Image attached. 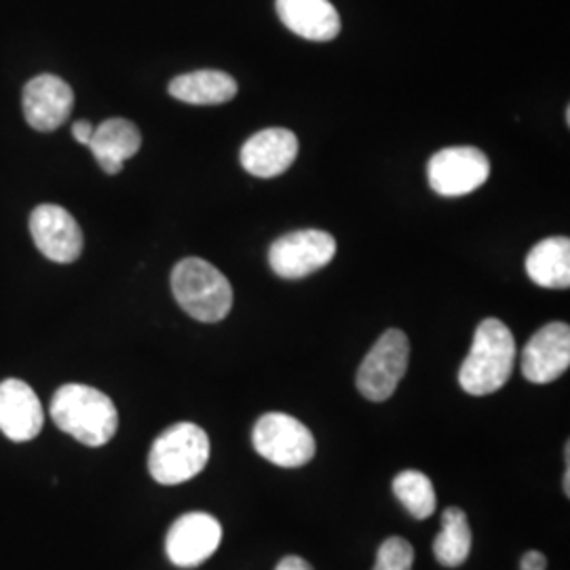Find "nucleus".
Listing matches in <instances>:
<instances>
[{"label":"nucleus","instance_id":"9b49d317","mask_svg":"<svg viewBox=\"0 0 570 570\" xmlns=\"http://www.w3.org/2000/svg\"><path fill=\"white\" fill-rule=\"evenodd\" d=\"M570 366V327L548 324L530 338L522 351V374L534 385L558 381Z\"/></svg>","mask_w":570,"mask_h":570},{"label":"nucleus","instance_id":"f257e3e1","mask_svg":"<svg viewBox=\"0 0 570 570\" xmlns=\"http://www.w3.org/2000/svg\"><path fill=\"white\" fill-rule=\"evenodd\" d=\"M51 419L58 428L89 449L108 444L119 429V412L100 389L70 383L56 391Z\"/></svg>","mask_w":570,"mask_h":570},{"label":"nucleus","instance_id":"4be33fe9","mask_svg":"<svg viewBox=\"0 0 570 570\" xmlns=\"http://www.w3.org/2000/svg\"><path fill=\"white\" fill-rule=\"evenodd\" d=\"M94 131H96V127L89 121H77L72 125V138H75L77 142L82 144V146H87V144L91 142Z\"/></svg>","mask_w":570,"mask_h":570},{"label":"nucleus","instance_id":"39448f33","mask_svg":"<svg viewBox=\"0 0 570 570\" xmlns=\"http://www.w3.org/2000/svg\"><path fill=\"white\" fill-rule=\"evenodd\" d=\"M252 442L268 463L284 469H298L315 456V438L298 419L284 412H268L254 425Z\"/></svg>","mask_w":570,"mask_h":570},{"label":"nucleus","instance_id":"a211bd4d","mask_svg":"<svg viewBox=\"0 0 570 570\" xmlns=\"http://www.w3.org/2000/svg\"><path fill=\"white\" fill-rule=\"evenodd\" d=\"M527 273L541 287L567 289L570 285L569 237H550L534 245L527 256Z\"/></svg>","mask_w":570,"mask_h":570},{"label":"nucleus","instance_id":"aec40b11","mask_svg":"<svg viewBox=\"0 0 570 570\" xmlns=\"http://www.w3.org/2000/svg\"><path fill=\"white\" fill-rule=\"evenodd\" d=\"M393 492L416 520H428L438 505L431 480L416 469H404L402 473H397L393 480Z\"/></svg>","mask_w":570,"mask_h":570},{"label":"nucleus","instance_id":"1a4fd4ad","mask_svg":"<svg viewBox=\"0 0 570 570\" xmlns=\"http://www.w3.org/2000/svg\"><path fill=\"white\" fill-rule=\"evenodd\" d=\"M220 522L204 511H190L171 524L165 539V550L171 564L180 569H193L209 560L220 548Z\"/></svg>","mask_w":570,"mask_h":570},{"label":"nucleus","instance_id":"423d86ee","mask_svg":"<svg viewBox=\"0 0 570 570\" xmlns=\"http://www.w3.org/2000/svg\"><path fill=\"white\" fill-rule=\"evenodd\" d=\"M410 341L397 327L387 330L357 370V389L370 402H387L406 374Z\"/></svg>","mask_w":570,"mask_h":570},{"label":"nucleus","instance_id":"7ed1b4c3","mask_svg":"<svg viewBox=\"0 0 570 570\" xmlns=\"http://www.w3.org/2000/svg\"><path fill=\"white\" fill-rule=\"evenodd\" d=\"M171 292L184 311L204 324L223 322L233 308V287L207 261L184 258L171 271Z\"/></svg>","mask_w":570,"mask_h":570},{"label":"nucleus","instance_id":"dca6fc26","mask_svg":"<svg viewBox=\"0 0 570 570\" xmlns=\"http://www.w3.org/2000/svg\"><path fill=\"white\" fill-rule=\"evenodd\" d=\"M142 146L140 129L127 119H108L96 127L87 148L108 176H117L127 159H131Z\"/></svg>","mask_w":570,"mask_h":570},{"label":"nucleus","instance_id":"5701e85b","mask_svg":"<svg viewBox=\"0 0 570 570\" xmlns=\"http://www.w3.org/2000/svg\"><path fill=\"white\" fill-rule=\"evenodd\" d=\"M275 570H313V567L301 556H285Z\"/></svg>","mask_w":570,"mask_h":570},{"label":"nucleus","instance_id":"412c9836","mask_svg":"<svg viewBox=\"0 0 570 570\" xmlns=\"http://www.w3.org/2000/svg\"><path fill=\"white\" fill-rule=\"evenodd\" d=\"M414 548L402 537H389L379 548L374 570H412Z\"/></svg>","mask_w":570,"mask_h":570},{"label":"nucleus","instance_id":"ddd939ff","mask_svg":"<svg viewBox=\"0 0 570 570\" xmlns=\"http://www.w3.org/2000/svg\"><path fill=\"white\" fill-rule=\"evenodd\" d=\"M298 138L285 127H268L254 134L242 148V165L256 178H277L296 161Z\"/></svg>","mask_w":570,"mask_h":570},{"label":"nucleus","instance_id":"f8f14e48","mask_svg":"<svg viewBox=\"0 0 570 570\" xmlns=\"http://www.w3.org/2000/svg\"><path fill=\"white\" fill-rule=\"evenodd\" d=\"M23 115L37 131H56L68 121L75 104L72 87L56 75H41L23 87Z\"/></svg>","mask_w":570,"mask_h":570},{"label":"nucleus","instance_id":"2eb2a0df","mask_svg":"<svg viewBox=\"0 0 570 570\" xmlns=\"http://www.w3.org/2000/svg\"><path fill=\"white\" fill-rule=\"evenodd\" d=\"M277 16L306 41H332L341 32V18L330 0H277Z\"/></svg>","mask_w":570,"mask_h":570},{"label":"nucleus","instance_id":"f03ea898","mask_svg":"<svg viewBox=\"0 0 570 570\" xmlns=\"http://www.w3.org/2000/svg\"><path fill=\"white\" fill-rule=\"evenodd\" d=\"M515 364V341L501 320L489 317L475 327L469 355L459 370V385L482 397L505 387Z\"/></svg>","mask_w":570,"mask_h":570},{"label":"nucleus","instance_id":"9d476101","mask_svg":"<svg viewBox=\"0 0 570 570\" xmlns=\"http://www.w3.org/2000/svg\"><path fill=\"white\" fill-rule=\"evenodd\" d=\"M30 233L39 252L51 263L70 265L81 256V226L60 205H39L30 216Z\"/></svg>","mask_w":570,"mask_h":570},{"label":"nucleus","instance_id":"f3484780","mask_svg":"<svg viewBox=\"0 0 570 570\" xmlns=\"http://www.w3.org/2000/svg\"><path fill=\"white\" fill-rule=\"evenodd\" d=\"M237 81L220 70H197L169 82V96L193 106H216L237 96Z\"/></svg>","mask_w":570,"mask_h":570},{"label":"nucleus","instance_id":"4468645a","mask_svg":"<svg viewBox=\"0 0 570 570\" xmlns=\"http://www.w3.org/2000/svg\"><path fill=\"white\" fill-rule=\"evenodd\" d=\"M42 406L32 387L18 379L0 383V431L11 442H30L41 433Z\"/></svg>","mask_w":570,"mask_h":570},{"label":"nucleus","instance_id":"6ab92c4d","mask_svg":"<svg viewBox=\"0 0 570 570\" xmlns=\"http://www.w3.org/2000/svg\"><path fill=\"white\" fill-rule=\"evenodd\" d=\"M471 543L468 513L461 508H449L442 513V532L433 541L435 560L446 569H456L468 562Z\"/></svg>","mask_w":570,"mask_h":570},{"label":"nucleus","instance_id":"b1692460","mask_svg":"<svg viewBox=\"0 0 570 570\" xmlns=\"http://www.w3.org/2000/svg\"><path fill=\"white\" fill-rule=\"evenodd\" d=\"M564 494H570V468L567 465V473H564Z\"/></svg>","mask_w":570,"mask_h":570},{"label":"nucleus","instance_id":"20e7f679","mask_svg":"<svg viewBox=\"0 0 570 570\" xmlns=\"http://www.w3.org/2000/svg\"><path fill=\"white\" fill-rule=\"evenodd\" d=\"M209 450L204 429L195 423H176L155 440L148 454V471L164 487L184 484L204 471Z\"/></svg>","mask_w":570,"mask_h":570},{"label":"nucleus","instance_id":"0eeeda50","mask_svg":"<svg viewBox=\"0 0 570 570\" xmlns=\"http://www.w3.org/2000/svg\"><path fill=\"white\" fill-rule=\"evenodd\" d=\"M336 256V239L317 228L294 230L268 249V265L284 279H303L330 265Z\"/></svg>","mask_w":570,"mask_h":570},{"label":"nucleus","instance_id":"6e6552de","mask_svg":"<svg viewBox=\"0 0 570 570\" xmlns=\"http://www.w3.org/2000/svg\"><path fill=\"white\" fill-rule=\"evenodd\" d=\"M428 176L438 195L465 197L489 180V157L475 146L444 148L431 157Z\"/></svg>","mask_w":570,"mask_h":570}]
</instances>
